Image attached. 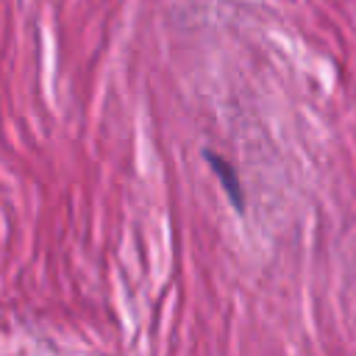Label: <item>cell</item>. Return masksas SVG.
I'll return each mask as SVG.
<instances>
[{
	"label": "cell",
	"instance_id": "1",
	"mask_svg": "<svg viewBox=\"0 0 356 356\" xmlns=\"http://www.w3.org/2000/svg\"><path fill=\"white\" fill-rule=\"evenodd\" d=\"M206 161L211 164V170L220 175V184H222V189H225V195H228V200L242 211V200H245V192H242V184H239V178H236V172H234V167L228 164V159H222V156H217V153H211V150H206Z\"/></svg>",
	"mask_w": 356,
	"mask_h": 356
}]
</instances>
